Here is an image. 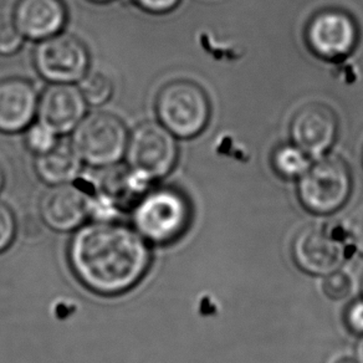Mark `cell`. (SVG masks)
<instances>
[{
  "label": "cell",
  "mask_w": 363,
  "mask_h": 363,
  "mask_svg": "<svg viewBox=\"0 0 363 363\" xmlns=\"http://www.w3.org/2000/svg\"><path fill=\"white\" fill-rule=\"evenodd\" d=\"M158 122L177 138H193L211 116L207 94L192 81L176 80L162 87L156 99Z\"/></svg>",
  "instance_id": "obj_4"
},
{
  "label": "cell",
  "mask_w": 363,
  "mask_h": 363,
  "mask_svg": "<svg viewBox=\"0 0 363 363\" xmlns=\"http://www.w3.org/2000/svg\"><path fill=\"white\" fill-rule=\"evenodd\" d=\"M16 220L11 208L0 202V254L9 249L16 238Z\"/></svg>",
  "instance_id": "obj_21"
},
{
  "label": "cell",
  "mask_w": 363,
  "mask_h": 363,
  "mask_svg": "<svg viewBox=\"0 0 363 363\" xmlns=\"http://www.w3.org/2000/svg\"><path fill=\"white\" fill-rule=\"evenodd\" d=\"M313 163L311 157L296 145H284L277 148L272 157L275 171L285 178H300Z\"/></svg>",
  "instance_id": "obj_16"
},
{
  "label": "cell",
  "mask_w": 363,
  "mask_h": 363,
  "mask_svg": "<svg viewBox=\"0 0 363 363\" xmlns=\"http://www.w3.org/2000/svg\"><path fill=\"white\" fill-rule=\"evenodd\" d=\"M125 158L127 168L150 186L176 166L177 137L158 121L143 122L130 133Z\"/></svg>",
  "instance_id": "obj_6"
},
{
  "label": "cell",
  "mask_w": 363,
  "mask_h": 363,
  "mask_svg": "<svg viewBox=\"0 0 363 363\" xmlns=\"http://www.w3.org/2000/svg\"><path fill=\"white\" fill-rule=\"evenodd\" d=\"M138 9L150 14H166L174 11L181 0H127Z\"/></svg>",
  "instance_id": "obj_22"
},
{
  "label": "cell",
  "mask_w": 363,
  "mask_h": 363,
  "mask_svg": "<svg viewBox=\"0 0 363 363\" xmlns=\"http://www.w3.org/2000/svg\"><path fill=\"white\" fill-rule=\"evenodd\" d=\"M24 132L26 148L35 157L50 151L60 141V136L39 121L33 122Z\"/></svg>",
  "instance_id": "obj_18"
},
{
  "label": "cell",
  "mask_w": 363,
  "mask_h": 363,
  "mask_svg": "<svg viewBox=\"0 0 363 363\" xmlns=\"http://www.w3.org/2000/svg\"><path fill=\"white\" fill-rule=\"evenodd\" d=\"M91 199L72 183L51 186L39 203V214L46 227L56 232L80 228L91 212Z\"/></svg>",
  "instance_id": "obj_12"
},
{
  "label": "cell",
  "mask_w": 363,
  "mask_h": 363,
  "mask_svg": "<svg viewBox=\"0 0 363 363\" xmlns=\"http://www.w3.org/2000/svg\"><path fill=\"white\" fill-rule=\"evenodd\" d=\"M192 208L183 193L174 188L148 189L133 209V224L147 242L166 245L187 232Z\"/></svg>",
  "instance_id": "obj_2"
},
{
  "label": "cell",
  "mask_w": 363,
  "mask_h": 363,
  "mask_svg": "<svg viewBox=\"0 0 363 363\" xmlns=\"http://www.w3.org/2000/svg\"><path fill=\"white\" fill-rule=\"evenodd\" d=\"M69 262L86 289L115 296L135 288L151 265L148 242L120 223L96 222L76 232L69 245Z\"/></svg>",
  "instance_id": "obj_1"
},
{
  "label": "cell",
  "mask_w": 363,
  "mask_h": 363,
  "mask_svg": "<svg viewBox=\"0 0 363 363\" xmlns=\"http://www.w3.org/2000/svg\"><path fill=\"white\" fill-rule=\"evenodd\" d=\"M352 191V177L347 164L338 157L315 158L298 178L300 202L308 212L328 216L346 204Z\"/></svg>",
  "instance_id": "obj_5"
},
{
  "label": "cell",
  "mask_w": 363,
  "mask_h": 363,
  "mask_svg": "<svg viewBox=\"0 0 363 363\" xmlns=\"http://www.w3.org/2000/svg\"><path fill=\"white\" fill-rule=\"evenodd\" d=\"M82 161L71 141H59L52 150L35 157L36 176L48 186L74 183L82 171Z\"/></svg>",
  "instance_id": "obj_15"
},
{
  "label": "cell",
  "mask_w": 363,
  "mask_h": 363,
  "mask_svg": "<svg viewBox=\"0 0 363 363\" xmlns=\"http://www.w3.org/2000/svg\"><path fill=\"white\" fill-rule=\"evenodd\" d=\"M357 359L359 361V363H363V337L362 340L358 342Z\"/></svg>",
  "instance_id": "obj_27"
},
{
  "label": "cell",
  "mask_w": 363,
  "mask_h": 363,
  "mask_svg": "<svg viewBox=\"0 0 363 363\" xmlns=\"http://www.w3.org/2000/svg\"><path fill=\"white\" fill-rule=\"evenodd\" d=\"M4 184H6V172L3 169V166L0 164V192L3 191Z\"/></svg>",
  "instance_id": "obj_26"
},
{
  "label": "cell",
  "mask_w": 363,
  "mask_h": 363,
  "mask_svg": "<svg viewBox=\"0 0 363 363\" xmlns=\"http://www.w3.org/2000/svg\"><path fill=\"white\" fill-rule=\"evenodd\" d=\"M87 104L75 84H50L39 96L36 121L57 136L72 133L87 115Z\"/></svg>",
  "instance_id": "obj_10"
},
{
  "label": "cell",
  "mask_w": 363,
  "mask_h": 363,
  "mask_svg": "<svg viewBox=\"0 0 363 363\" xmlns=\"http://www.w3.org/2000/svg\"><path fill=\"white\" fill-rule=\"evenodd\" d=\"M39 95L30 81L21 77L0 80V132L14 135L35 121Z\"/></svg>",
  "instance_id": "obj_13"
},
{
  "label": "cell",
  "mask_w": 363,
  "mask_h": 363,
  "mask_svg": "<svg viewBox=\"0 0 363 363\" xmlns=\"http://www.w3.org/2000/svg\"><path fill=\"white\" fill-rule=\"evenodd\" d=\"M346 249L333 230L325 225H308L296 234L293 242L294 260L303 272L328 275L342 265Z\"/></svg>",
  "instance_id": "obj_8"
},
{
  "label": "cell",
  "mask_w": 363,
  "mask_h": 363,
  "mask_svg": "<svg viewBox=\"0 0 363 363\" xmlns=\"http://www.w3.org/2000/svg\"><path fill=\"white\" fill-rule=\"evenodd\" d=\"M331 363H359L357 358L351 357V356H340L335 358Z\"/></svg>",
  "instance_id": "obj_25"
},
{
  "label": "cell",
  "mask_w": 363,
  "mask_h": 363,
  "mask_svg": "<svg viewBox=\"0 0 363 363\" xmlns=\"http://www.w3.org/2000/svg\"><path fill=\"white\" fill-rule=\"evenodd\" d=\"M71 135L82 163L97 169L117 166L125 158L130 137L121 118L104 111L86 115Z\"/></svg>",
  "instance_id": "obj_3"
},
{
  "label": "cell",
  "mask_w": 363,
  "mask_h": 363,
  "mask_svg": "<svg viewBox=\"0 0 363 363\" xmlns=\"http://www.w3.org/2000/svg\"><path fill=\"white\" fill-rule=\"evenodd\" d=\"M347 230L353 245L363 255V208L350 218Z\"/></svg>",
  "instance_id": "obj_23"
},
{
  "label": "cell",
  "mask_w": 363,
  "mask_h": 363,
  "mask_svg": "<svg viewBox=\"0 0 363 363\" xmlns=\"http://www.w3.org/2000/svg\"><path fill=\"white\" fill-rule=\"evenodd\" d=\"M24 38L11 18L0 16V56H11L21 50Z\"/></svg>",
  "instance_id": "obj_20"
},
{
  "label": "cell",
  "mask_w": 363,
  "mask_h": 363,
  "mask_svg": "<svg viewBox=\"0 0 363 363\" xmlns=\"http://www.w3.org/2000/svg\"><path fill=\"white\" fill-rule=\"evenodd\" d=\"M90 1H94V3H99V4H104V3H108V1H111V0H90Z\"/></svg>",
  "instance_id": "obj_28"
},
{
  "label": "cell",
  "mask_w": 363,
  "mask_h": 363,
  "mask_svg": "<svg viewBox=\"0 0 363 363\" xmlns=\"http://www.w3.org/2000/svg\"><path fill=\"white\" fill-rule=\"evenodd\" d=\"M82 96L89 106L101 107L111 100L113 82L102 71H90L79 82Z\"/></svg>",
  "instance_id": "obj_17"
},
{
  "label": "cell",
  "mask_w": 363,
  "mask_h": 363,
  "mask_svg": "<svg viewBox=\"0 0 363 363\" xmlns=\"http://www.w3.org/2000/svg\"><path fill=\"white\" fill-rule=\"evenodd\" d=\"M338 122L331 107L323 104H308L294 116L290 133L294 145L311 158L325 156L337 137Z\"/></svg>",
  "instance_id": "obj_11"
},
{
  "label": "cell",
  "mask_w": 363,
  "mask_h": 363,
  "mask_svg": "<svg viewBox=\"0 0 363 363\" xmlns=\"http://www.w3.org/2000/svg\"><path fill=\"white\" fill-rule=\"evenodd\" d=\"M352 291V280L346 272H330L325 275L323 281V293L333 301H341L350 296Z\"/></svg>",
  "instance_id": "obj_19"
},
{
  "label": "cell",
  "mask_w": 363,
  "mask_h": 363,
  "mask_svg": "<svg viewBox=\"0 0 363 363\" xmlns=\"http://www.w3.org/2000/svg\"><path fill=\"white\" fill-rule=\"evenodd\" d=\"M362 289H363V284H362Z\"/></svg>",
  "instance_id": "obj_29"
},
{
  "label": "cell",
  "mask_w": 363,
  "mask_h": 363,
  "mask_svg": "<svg viewBox=\"0 0 363 363\" xmlns=\"http://www.w3.org/2000/svg\"><path fill=\"white\" fill-rule=\"evenodd\" d=\"M11 19L26 40H45L64 30L67 11L62 0H18Z\"/></svg>",
  "instance_id": "obj_14"
},
{
  "label": "cell",
  "mask_w": 363,
  "mask_h": 363,
  "mask_svg": "<svg viewBox=\"0 0 363 363\" xmlns=\"http://www.w3.org/2000/svg\"><path fill=\"white\" fill-rule=\"evenodd\" d=\"M357 40V26L352 16L345 11H321L308 24V45L315 54L326 60H337L350 55Z\"/></svg>",
  "instance_id": "obj_9"
},
{
  "label": "cell",
  "mask_w": 363,
  "mask_h": 363,
  "mask_svg": "<svg viewBox=\"0 0 363 363\" xmlns=\"http://www.w3.org/2000/svg\"><path fill=\"white\" fill-rule=\"evenodd\" d=\"M346 323L351 331L363 335V298L350 305L346 311Z\"/></svg>",
  "instance_id": "obj_24"
},
{
  "label": "cell",
  "mask_w": 363,
  "mask_h": 363,
  "mask_svg": "<svg viewBox=\"0 0 363 363\" xmlns=\"http://www.w3.org/2000/svg\"><path fill=\"white\" fill-rule=\"evenodd\" d=\"M33 62L36 72L50 84H77L90 70L85 44L64 31L39 41Z\"/></svg>",
  "instance_id": "obj_7"
}]
</instances>
